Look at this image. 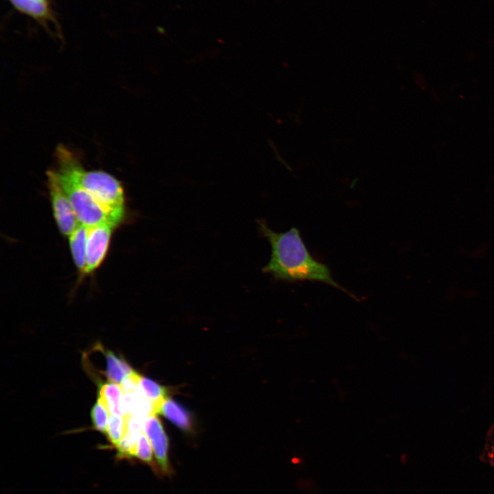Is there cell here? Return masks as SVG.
<instances>
[{
    "label": "cell",
    "mask_w": 494,
    "mask_h": 494,
    "mask_svg": "<svg viewBox=\"0 0 494 494\" xmlns=\"http://www.w3.org/2000/svg\"><path fill=\"white\" fill-rule=\"evenodd\" d=\"M152 447L144 432L141 434L136 448L134 457L155 467Z\"/></svg>",
    "instance_id": "9a60e30c"
},
{
    "label": "cell",
    "mask_w": 494,
    "mask_h": 494,
    "mask_svg": "<svg viewBox=\"0 0 494 494\" xmlns=\"http://www.w3.org/2000/svg\"><path fill=\"white\" fill-rule=\"evenodd\" d=\"M89 228L80 224L69 236L73 260L78 270L84 274L86 268V242Z\"/></svg>",
    "instance_id": "9c48e42d"
},
{
    "label": "cell",
    "mask_w": 494,
    "mask_h": 494,
    "mask_svg": "<svg viewBox=\"0 0 494 494\" xmlns=\"http://www.w3.org/2000/svg\"><path fill=\"white\" fill-rule=\"evenodd\" d=\"M98 400L106 408L109 414L126 416L124 392L119 384L106 381L98 385Z\"/></svg>",
    "instance_id": "52a82bcc"
},
{
    "label": "cell",
    "mask_w": 494,
    "mask_h": 494,
    "mask_svg": "<svg viewBox=\"0 0 494 494\" xmlns=\"http://www.w3.org/2000/svg\"><path fill=\"white\" fill-rule=\"evenodd\" d=\"M67 193L80 224L91 228L104 222L118 225L124 213L112 211L101 204L91 194L70 178L53 170Z\"/></svg>",
    "instance_id": "3957f363"
},
{
    "label": "cell",
    "mask_w": 494,
    "mask_h": 494,
    "mask_svg": "<svg viewBox=\"0 0 494 494\" xmlns=\"http://www.w3.org/2000/svg\"><path fill=\"white\" fill-rule=\"evenodd\" d=\"M259 230L269 242L271 256L263 268L274 279L286 281H318L330 285L353 296L333 278L330 269L315 259L305 246L297 228L277 233L263 220L257 222Z\"/></svg>",
    "instance_id": "6da1fadb"
},
{
    "label": "cell",
    "mask_w": 494,
    "mask_h": 494,
    "mask_svg": "<svg viewBox=\"0 0 494 494\" xmlns=\"http://www.w3.org/2000/svg\"><path fill=\"white\" fill-rule=\"evenodd\" d=\"M47 184L54 215L60 232L69 236L80 225L71 203L53 170L47 172Z\"/></svg>",
    "instance_id": "277c9868"
},
{
    "label": "cell",
    "mask_w": 494,
    "mask_h": 494,
    "mask_svg": "<svg viewBox=\"0 0 494 494\" xmlns=\"http://www.w3.org/2000/svg\"><path fill=\"white\" fill-rule=\"evenodd\" d=\"M128 414L118 416L110 414L108 418L106 434L110 442L116 446L124 436L127 429Z\"/></svg>",
    "instance_id": "4fadbf2b"
},
{
    "label": "cell",
    "mask_w": 494,
    "mask_h": 494,
    "mask_svg": "<svg viewBox=\"0 0 494 494\" xmlns=\"http://www.w3.org/2000/svg\"><path fill=\"white\" fill-rule=\"evenodd\" d=\"M104 354L106 366L103 374L108 381L121 384L126 376L134 371L123 358L113 351L104 349Z\"/></svg>",
    "instance_id": "30bf717a"
},
{
    "label": "cell",
    "mask_w": 494,
    "mask_h": 494,
    "mask_svg": "<svg viewBox=\"0 0 494 494\" xmlns=\"http://www.w3.org/2000/svg\"><path fill=\"white\" fill-rule=\"evenodd\" d=\"M157 414H161L171 423L185 432L192 430L193 421L191 413L175 400L167 397L161 405Z\"/></svg>",
    "instance_id": "ba28073f"
},
{
    "label": "cell",
    "mask_w": 494,
    "mask_h": 494,
    "mask_svg": "<svg viewBox=\"0 0 494 494\" xmlns=\"http://www.w3.org/2000/svg\"><path fill=\"white\" fill-rule=\"evenodd\" d=\"M56 172L72 180L108 209L124 213V191L119 180L102 170H86L75 154L62 145L56 148Z\"/></svg>",
    "instance_id": "7a4b0ae2"
},
{
    "label": "cell",
    "mask_w": 494,
    "mask_h": 494,
    "mask_svg": "<svg viewBox=\"0 0 494 494\" xmlns=\"http://www.w3.org/2000/svg\"><path fill=\"white\" fill-rule=\"evenodd\" d=\"M108 414L106 408L97 399L91 412L92 423L96 430L106 433Z\"/></svg>",
    "instance_id": "5bb4252c"
},
{
    "label": "cell",
    "mask_w": 494,
    "mask_h": 494,
    "mask_svg": "<svg viewBox=\"0 0 494 494\" xmlns=\"http://www.w3.org/2000/svg\"><path fill=\"white\" fill-rule=\"evenodd\" d=\"M34 1H38V2H48L47 0H34Z\"/></svg>",
    "instance_id": "2e32d148"
},
{
    "label": "cell",
    "mask_w": 494,
    "mask_h": 494,
    "mask_svg": "<svg viewBox=\"0 0 494 494\" xmlns=\"http://www.w3.org/2000/svg\"><path fill=\"white\" fill-rule=\"evenodd\" d=\"M143 432L150 442L161 471L165 475H170L172 469L168 459L169 438L161 420L156 414H151L145 419Z\"/></svg>",
    "instance_id": "8992f818"
},
{
    "label": "cell",
    "mask_w": 494,
    "mask_h": 494,
    "mask_svg": "<svg viewBox=\"0 0 494 494\" xmlns=\"http://www.w3.org/2000/svg\"><path fill=\"white\" fill-rule=\"evenodd\" d=\"M10 1L18 10L41 22L52 18L48 2H38L34 0Z\"/></svg>",
    "instance_id": "7c38bea8"
},
{
    "label": "cell",
    "mask_w": 494,
    "mask_h": 494,
    "mask_svg": "<svg viewBox=\"0 0 494 494\" xmlns=\"http://www.w3.org/2000/svg\"><path fill=\"white\" fill-rule=\"evenodd\" d=\"M139 386L143 395L152 403L154 413L156 414L158 410L167 397V390L155 381L140 375Z\"/></svg>",
    "instance_id": "8fae6325"
},
{
    "label": "cell",
    "mask_w": 494,
    "mask_h": 494,
    "mask_svg": "<svg viewBox=\"0 0 494 494\" xmlns=\"http://www.w3.org/2000/svg\"><path fill=\"white\" fill-rule=\"evenodd\" d=\"M116 226L117 225L112 222H104L89 228L84 274H89L94 272L104 261L109 247L113 231Z\"/></svg>",
    "instance_id": "5b68a950"
}]
</instances>
